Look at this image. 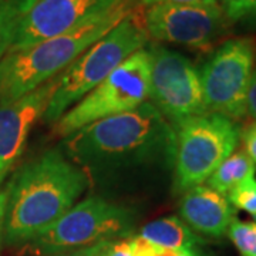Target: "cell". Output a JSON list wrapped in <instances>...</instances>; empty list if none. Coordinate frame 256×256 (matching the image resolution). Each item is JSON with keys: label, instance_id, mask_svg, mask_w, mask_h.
Returning <instances> with one entry per match:
<instances>
[{"label": "cell", "instance_id": "14", "mask_svg": "<svg viewBox=\"0 0 256 256\" xmlns=\"http://www.w3.org/2000/svg\"><path fill=\"white\" fill-rule=\"evenodd\" d=\"M140 236L156 246L170 250H192V248L202 242V239L176 216L161 218L146 224L141 229Z\"/></svg>", "mask_w": 256, "mask_h": 256}, {"label": "cell", "instance_id": "23", "mask_svg": "<svg viewBox=\"0 0 256 256\" xmlns=\"http://www.w3.org/2000/svg\"><path fill=\"white\" fill-rule=\"evenodd\" d=\"M246 114L256 120V67L254 68V74H252L249 90H248Z\"/></svg>", "mask_w": 256, "mask_h": 256}, {"label": "cell", "instance_id": "18", "mask_svg": "<svg viewBox=\"0 0 256 256\" xmlns=\"http://www.w3.org/2000/svg\"><path fill=\"white\" fill-rule=\"evenodd\" d=\"M229 202L234 208L246 210L248 214L256 216V180L250 178L238 185L235 190L229 192Z\"/></svg>", "mask_w": 256, "mask_h": 256}, {"label": "cell", "instance_id": "19", "mask_svg": "<svg viewBox=\"0 0 256 256\" xmlns=\"http://www.w3.org/2000/svg\"><path fill=\"white\" fill-rule=\"evenodd\" d=\"M220 9L230 22L256 18V0H220Z\"/></svg>", "mask_w": 256, "mask_h": 256}, {"label": "cell", "instance_id": "25", "mask_svg": "<svg viewBox=\"0 0 256 256\" xmlns=\"http://www.w3.org/2000/svg\"><path fill=\"white\" fill-rule=\"evenodd\" d=\"M34 3H36V0H0V8L13 6V8H18L26 13Z\"/></svg>", "mask_w": 256, "mask_h": 256}, {"label": "cell", "instance_id": "7", "mask_svg": "<svg viewBox=\"0 0 256 256\" xmlns=\"http://www.w3.org/2000/svg\"><path fill=\"white\" fill-rule=\"evenodd\" d=\"M132 228L131 210L92 196L72 206L32 244L46 255H56L104 240L126 238Z\"/></svg>", "mask_w": 256, "mask_h": 256}, {"label": "cell", "instance_id": "20", "mask_svg": "<svg viewBox=\"0 0 256 256\" xmlns=\"http://www.w3.org/2000/svg\"><path fill=\"white\" fill-rule=\"evenodd\" d=\"M112 240H104V242H98L90 246L80 248V249H74V250H67V252H60L56 255L48 256H104L106 250L108 249Z\"/></svg>", "mask_w": 256, "mask_h": 256}, {"label": "cell", "instance_id": "3", "mask_svg": "<svg viewBox=\"0 0 256 256\" xmlns=\"http://www.w3.org/2000/svg\"><path fill=\"white\" fill-rule=\"evenodd\" d=\"M130 13L131 0H124L116 9L73 32L36 44L10 48L0 60V106L22 98L58 76Z\"/></svg>", "mask_w": 256, "mask_h": 256}, {"label": "cell", "instance_id": "17", "mask_svg": "<svg viewBox=\"0 0 256 256\" xmlns=\"http://www.w3.org/2000/svg\"><path fill=\"white\" fill-rule=\"evenodd\" d=\"M23 14H24L23 10L13 6L0 8V60L13 44L18 22Z\"/></svg>", "mask_w": 256, "mask_h": 256}, {"label": "cell", "instance_id": "16", "mask_svg": "<svg viewBox=\"0 0 256 256\" xmlns=\"http://www.w3.org/2000/svg\"><path fill=\"white\" fill-rule=\"evenodd\" d=\"M229 238L242 256H256V220H235L228 229Z\"/></svg>", "mask_w": 256, "mask_h": 256}, {"label": "cell", "instance_id": "21", "mask_svg": "<svg viewBox=\"0 0 256 256\" xmlns=\"http://www.w3.org/2000/svg\"><path fill=\"white\" fill-rule=\"evenodd\" d=\"M240 136H242L244 142H245L246 154L252 158V161L256 164V122L250 124Z\"/></svg>", "mask_w": 256, "mask_h": 256}, {"label": "cell", "instance_id": "10", "mask_svg": "<svg viewBox=\"0 0 256 256\" xmlns=\"http://www.w3.org/2000/svg\"><path fill=\"white\" fill-rule=\"evenodd\" d=\"M225 18L220 3H158L146 8L144 28L146 36L158 42L201 48L210 46L220 36Z\"/></svg>", "mask_w": 256, "mask_h": 256}, {"label": "cell", "instance_id": "6", "mask_svg": "<svg viewBox=\"0 0 256 256\" xmlns=\"http://www.w3.org/2000/svg\"><path fill=\"white\" fill-rule=\"evenodd\" d=\"M240 128L234 120L215 112L186 120L175 130V186L188 191L202 185L235 152Z\"/></svg>", "mask_w": 256, "mask_h": 256}, {"label": "cell", "instance_id": "11", "mask_svg": "<svg viewBox=\"0 0 256 256\" xmlns=\"http://www.w3.org/2000/svg\"><path fill=\"white\" fill-rule=\"evenodd\" d=\"M122 2L124 0H36L20 18L10 48L36 44L73 32L92 18L116 9Z\"/></svg>", "mask_w": 256, "mask_h": 256}, {"label": "cell", "instance_id": "26", "mask_svg": "<svg viewBox=\"0 0 256 256\" xmlns=\"http://www.w3.org/2000/svg\"><path fill=\"white\" fill-rule=\"evenodd\" d=\"M4 212H6V192H0V235L3 232Z\"/></svg>", "mask_w": 256, "mask_h": 256}, {"label": "cell", "instance_id": "27", "mask_svg": "<svg viewBox=\"0 0 256 256\" xmlns=\"http://www.w3.org/2000/svg\"><path fill=\"white\" fill-rule=\"evenodd\" d=\"M178 256H198L194 250H178Z\"/></svg>", "mask_w": 256, "mask_h": 256}, {"label": "cell", "instance_id": "22", "mask_svg": "<svg viewBox=\"0 0 256 256\" xmlns=\"http://www.w3.org/2000/svg\"><path fill=\"white\" fill-rule=\"evenodd\" d=\"M104 256H132L131 242L130 240H120V242H111L108 249L106 250Z\"/></svg>", "mask_w": 256, "mask_h": 256}, {"label": "cell", "instance_id": "5", "mask_svg": "<svg viewBox=\"0 0 256 256\" xmlns=\"http://www.w3.org/2000/svg\"><path fill=\"white\" fill-rule=\"evenodd\" d=\"M150 72L148 50L140 48L56 121V134L68 137L96 121L137 108L150 98Z\"/></svg>", "mask_w": 256, "mask_h": 256}, {"label": "cell", "instance_id": "24", "mask_svg": "<svg viewBox=\"0 0 256 256\" xmlns=\"http://www.w3.org/2000/svg\"><path fill=\"white\" fill-rule=\"evenodd\" d=\"M142 4L152 6L158 3H176V4H215L218 0H141Z\"/></svg>", "mask_w": 256, "mask_h": 256}, {"label": "cell", "instance_id": "4", "mask_svg": "<svg viewBox=\"0 0 256 256\" xmlns=\"http://www.w3.org/2000/svg\"><path fill=\"white\" fill-rule=\"evenodd\" d=\"M146 42L144 24L131 12L57 76V87L43 114L44 121L56 122L104 82L127 57L144 48Z\"/></svg>", "mask_w": 256, "mask_h": 256}, {"label": "cell", "instance_id": "1", "mask_svg": "<svg viewBox=\"0 0 256 256\" xmlns=\"http://www.w3.org/2000/svg\"><path fill=\"white\" fill-rule=\"evenodd\" d=\"M66 154L86 172L172 165L175 130L151 101L96 121L64 141Z\"/></svg>", "mask_w": 256, "mask_h": 256}, {"label": "cell", "instance_id": "15", "mask_svg": "<svg viewBox=\"0 0 256 256\" xmlns=\"http://www.w3.org/2000/svg\"><path fill=\"white\" fill-rule=\"evenodd\" d=\"M255 172L256 164L248 156L246 151H238L222 161V164L214 171L206 182L212 190L222 195H228L238 185L250 178H255Z\"/></svg>", "mask_w": 256, "mask_h": 256}, {"label": "cell", "instance_id": "8", "mask_svg": "<svg viewBox=\"0 0 256 256\" xmlns=\"http://www.w3.org/2000/svg\"><path fill=\"white\" fill-rule=\"evenodd\" d=\"M255 68V43L252 38L225 42L200 72L206 112L230 120L246 114V98Z\"/></svg>", "mask_w": 256, "mask_h": 256}, {"label": "cell", "instance_id": "12", "mask_svg": "<svg viewBox=\"0 0 256 256\" xmlns=\"http://www.w3.org/2000/svg\"><path fill=\"white\" fill-rule=\"evenodd\" d=\"M57 87V76L22 98L0 106V182L24 151L28 137Z\"/></svg>", "mask_w": 256, "mask_h": 256}, {"label": "cell", "instance_id": "2", "mask_svg": "<svg viewBox=\"0 0 256 256\" xmlns=\"http://www.w3.org/2000/svg\"><path fill=\"white\" fill-rule=\"evenodd\" d=\"M90 182L87 172L50 150L22 166L6 192L4 239L32 242L74 206Z\"/></svg>", "mask_w": 256, "mask_h": 256}, {"label": "cell", "instance_id": "9", "mask_svg": "<svg viewBox=\"0 0 256 256\" xmlns=\"http://www.w3.org/2000/svg\"><path fill=\"white\" fill-rule=\"evenodd\" d=\"M148 50L150 98L171 127L176 130L186 120L205 114L201 77L185 56L161 46Z\"/></svg>", "mask_w": 256, "mask_h": 256}, {"label": "cell", "instance_id": "13", "mask_svg": "<svg viewBox=\"0 0 256 256\" xmlns=\"http://www.w3.org/2000/svg\"><path fill=\"white\" fill-rule=\"evenodd\" d=\"M180 214L190 228L214 238L224 236L236 220L235 208L228 196L208 185H198L185 192Z\"/></svg>", "mask_w": 256, "mask_h": 256}]
</instances>
